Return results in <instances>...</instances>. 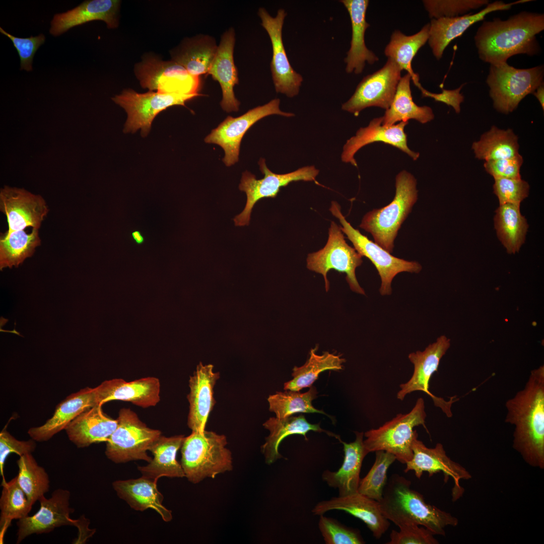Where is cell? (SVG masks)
Here are the masks:
<instances>
[{
    "label": "cell",
    "instance_id": "cell-14",
    "mask_svg": "<svg viewBox=\"0 0 544 544\" xmlns=\"http://www.w3.org/2000/svg\"><path fill=\"white\" fill-rule=\"evenodd\" d=\"M280 100L276 98L267 103L250 109L237 117H227L205 139L206 143L219 145L224 150L222 161L230 166L238 161L242 139L250 127L262 118L274 114L285 117L294 116L292 113L280 109Z\"/></svg>",
    "mask_w": 544,
    "mask_h": 544
},
{
    "label": "cell",
    "instance_id": "cell-46",
    "mask_svg": "<svg viewBox=\"0 0 544 544\" xmlns=\"http://www.w3.org/2000/svg\"><path fill=\"white\" fill-rule=\"evenodd\" d=\"M423 3L432 19L463 16L489 3L488 0H427Z\"/></svg>",
    "mask_w": 544,
    "mask_h": 544
},
{
    "label": "cell",
    "instance_id": "cell-32",
    "mask_svg": "<svg viewBox=\"0 0 544 544\" xmlns=\"http://www.w3.org/2000/svg\"><path fill=\"white\" fill-rule=\"evenodd\" d=\"M157 482L144 477L127 480H117L112 486L117 496L137 511L151 508L156 511L165 522L172 519V511L162 504L163 495L159 491Z\"/></svg>",
    "mask_w": 544,
    "mask_h": 544
},
{
    "label": "cell",
    "instance_id": "cell-31",
    "mask_svg": "<svg viewBox=\"0 0 544 544\" xmlns=\"http://www.w3.org/2000/svg\"><path fill=\"white\" fill-rule=\"evenodd\" d=\"M102 406L95 405L84 411L65 429L69 440L78 448L106 442L116 429L117 419L105 414Z\"/></svg>",
    "mask_w": 544,
    "mask_h": 544
},
{
    "label": "cell",
    "instance_id": "cell-16",
    "mask_svg": "<svg viewBox=\"0 0 544 544\" xmlns=\"http://www.w3.org/2000/svg\"><path fill=\"white\" fill-rule=\"evenodd\" d=\"M261 25L267 32L272 45L270 68L276 91L292 98L299 94L302 76L292 67L287 57L282 38V29L287 13L279 9L273 17L264 8L258 10Z\"/></svg>",
    "mask_w": 544,
    "mask_h": 544
},
{
    "label": "cell",
    "instance_id": "cell-8",
    "mask_svg": "<svg viewBox=\"0 0 544 544\" xmlns=\"http://www.w3.org/2000/svg\"><path fill=\"white\" fill-rule=\"evenodd\" d=\"M116 429L106 442L105 455L116 463L136 460L149 462L147 453L161 436L160 431L151 429L128 408H122L117 418Z\"/></svg>",
    "mask_w": 544,
    "mask_h": 544
},
{
    "label": "cell",
    "instance_id": "cell-56",
    "mask_svg": "<svg viewBox=\"0 0 544 544\" xmlns=\"http://www.w3.org/2000/svg\"><path fill=\"white\" fill-rule=\"evenodd\" d=\"M534 95L538 100L543 110L544 109V86L543 84L539 86L533 93Z\"/></svg>",
    "mask_w": 544,
    "mask_h": 544
},
{
    "label": "cell",
    "instance_id": "cell-21",
    "mask_svg": "<svg viewBox=\"0 0 544 544\" xmlns=\"http://www.w3.org/2000/svg\"><path fill=\"white\" fill-rule=\"evenodd\" d=\"M382 116L371 120L369 125L360 128L355 135L348 140L343 147L342 161L357 167L355 154L363 147L376 142H381L395 147L406 153L413 160L419 157L418 152L411 150L407 145V135L404 127L409 121H400L390 126L382 124Z\"/></svg>",
    "mask_w": 544,
    "mask_h": 544
},
{
    "label": "cell",
    "instance_id": "cell-36",
    "mask_svg": "<svg viewBox=\"0 0 544 544\" xmlns=\"http://www.w3.org/2000/svg\"><path fill=\"white\" fill-rule=\"evenodd\" d=\"M411 76L406 74L402 77L390 107L382 116V124L390 126L398 121L415 119L426 123L434 118L432 109L429 106H419L413 101L410 87Z\"/></svg>",
    "mask_w": 544,
    "mask_h": 544
},
{
    "label": "cell",
    "instance_id": "cell-38",
    "mask_svg": "<svg viewBox=\"0 0 544 544\" xmlns=\"http://www.w3.org/2000/svg\"><path fill=\"white\" fill-rule=\"evenodd\" d=\"M495 228L499 239L509 254L520 250L525 241L528 225L520 210V205H500L494 217Z\"/></svg>",
    "mask_w": 544,
    "mask_h": 544
},
{
    "label": "cell",
    "instance_id": "cell-13",
    "mask_svg": "<svg viewBox=\"0 0 544 544\" xmlns=\"http://www.w3.org/2000/svg\"><path fill=\"white\" fill-rule=\"evenodd\" d=\"M134 74L143 88L162 94H197L200 77L191 75L173 60L164 61L156 55H146L134 66Z\"/></svg>",
    "mask_w": 544,
    "mask_h": 544
},
{
    "label": "cell",
    "instance_id": "cell-7",
    "mask_svg": "<svg viewBox=\"0 0 544 544\" xmlns=\"http://www.w3.org/2000/svg\"><path fill=\"white\" fill-rule=\"evenodd\" d=\"M544 67L516 69L507 62L490 65L486 82L494 107L508 114L513 111L528 94L543 84Z\"/></svg>",
    "mask_w": 544,
    "mask_h": 544
},
{
    "label": "cell",
    "instance_id": "cell-42",
    "mask_svg": "<svg viewBox=\"0 0 544 544\" xmlns=\"http://www.w3.org/2000/svg\"><path fill=\"white\" fill-rule=\"evenodd\" d=\"M0 498V539L3 541L5 533L14 519L19 520L28 516L33 505L28 501L15 477L2 484Z\"/></svg>",
    "mask_w": 544,
    "mask_h": 544
},
{
    "label": "cell",
    "instance_id": "cell-24",
    "mask_svg": "<svg viewBox=\"0 0 544 544\" xmlns=\"http://www.w3.org/2000/svg\"><path fill=\"white\" fill-rule=\"evenodd\" d=\"M530 1L520 0L506 4L502 1H497L489 3L484 9L475 14L431 19L428 41L433 55L437 60L441 59L445 49L451 41L462 35L473 24L483 20L488 14L508 10L514 5Z\"/></svg>",
    "mask_w": 544,
    "mask_h": 544
},
{
    "label": "cell",
    "instance_id": "cell-12",
    "mask_svg": "<svg viewBox=\"0 0 544 544\" xmlns=\"http://www.w3.org/2000/svg\"><path fill=\"white\" fill-rule=\"evenodd\" d=\"M203 95L199 93L162 94L152 91L142 94L132 89H126L112 100L127 113L123 131L133 133L141 128L142 135L144 137L148 135L152 123L159 113L173 105L186 107L185 103L187 101Z\"/></svg>",
    "mask_w": 544,
    "mask_h": 544
},
{
    "label": "cell",
    "instance_id": "cell-20",
    "mask_svg": "<svg viewBox=\"0 0 544 544\" xmlns=\"http://www.w3.org/2000/svg\"><path fill=\"white\" fill-rule=\"evenodd\" d=\"M0 210L7 217L8 229L6 234L29 227L39 229L48 212L41 196L7 186L1 190Z\"/></svg>",
    "mask_w": 544,
    "mask_h": 544
},
{
    "label": "cell",
    "instance_id": "cell-1",
    "mask_svg": "<svg viewBox=\"0 0 544 544\" xmlns=\"http://www.w3.org/2000/svg\"><path fill=\"white\" fill-rule=\"evenodd\" d=\"M505 421L514 426L513 447L529 465L544 468V366L530 372L524 387L505 403Z\"/></svg>",
    "mask_w": 544,
    "mask_h": 544
},
{
    "label": "cell",
    "instance_id": "cell-25",
    "mask_svg": "<svg viewBox=\"0 0 544 544\" xmlns=\"http://www.w3.org/2000/svg\"><path fill=\"white\" fill-rule=\"evenodd\" d=\"M235 43V30L230 27L222 34L207 75L219 83L222 91L220 105L227 112L238 111L240 104L234 92V86L239 83L238 70L234 59Z\"/></svg>",
    "mask_w": 544,
    "mask_h": 544
},
{
    "label": "cell",
    "instance_id": "cell-55",
    "mask_svg": "<svg viewBox=\"0 0 544 544\" xmlns=\"http://www.w3.org/2000/svg\"><path fill=\"white\" fill-rule=\"evenodd\" d=\"M131 237L136 244L141 245L144 243L145 238L142 233L138 230L133 231L130 234Z\"/></svg>",
    "mask_w": 544,
    "mask_h": 544
},
{
    "label": "cell",
    "instance_id": "cell-18",
    "mask_svg": "<svg viewBox=\"0 0 544 544\" xmlns=\"http://www.w3.org/2000/svg\"><path fill=\"white\" fill-rule=\"evenodd\" d=\"M70 492L57 489L51 497L44 496L39 500L40 507L33 515L18 520L17 543L33 534L48 533L62 526H75V520L70 517L74 509L70 507Z\"/></svg>",
    "mask_w": 544,
    "mask_h": 544
},
{
    "label": "cell",
    "instance_id": "cell-10",
    "mask_svg": "<svg viewBox=\"0 0 544 544\" xmlns=\"http://www.w3.org/2000/svg\"><path fill=\"white\" fill-rule=\"evenodd\" d=\"M339 205L332 201L329 211L339 221L342 232L352 243L354 248L362 256L368 258L374 264L381 278L379 292L381 295L391 294V283L401 272L418 274L422 269L417 261H407L395 257L375 242L363 235L347 221L341 212Z\"/></svg>",
    "mask_w": 544,
    "mask_h": 544
},
{
    "label": "cell",
    "instance_id": "cell-48",
    "mask_svg": "<svg viewBox=\"0 0 544 544\" xmlns=\"http://www.w3.org/2000/svg\"><path fill=\"white\" fill-rule=\"evenodd\" d=\"M493 185L494 193L500 205L505 203L520 205L529 194L528 183L520 179L496 178Z\"/></svg>",
    "mask_w": 544,
    "mask_h": 544
},
{
    "label": "cell",
    "instance_id": "cell-19",
    "mask_svg": "<svg viewBox=\"0 0 544 544\" xmlns=\"http://www.w3.org/2000/svg\"><path fill=\"white\" fill-rule=\"evenodd\" d=\"M412 448L413 457L406 463L405 472L413 470L420 479L424 472H428L430 477L442 472L445 483L449 478L453 480V500H456L461 496L464 490L460 486L459 482L461 480H469L471 475L463 466L447 455L441 443L436 444L434 448H428L422 441L416 438L413 443Z\"/></svg>",
    "mask_w": 544,
    "mask_h": 544
},
{
    "label": "cell",
    "instance_id": "cell-39",
    "mask_svg": "<svg viewBox=\"0 0 544 544\" xmlns=\"http://www.w3.org/2000/svg\"><path fill=\"white\" fill-rule=\"evenodd\" d=\"M317 349L316 347L310 350L309 357L303 366L293 368L292 374L293 378L285 383L284 390L299 391L311 386L320 373L326 370L339 371L343 369L345 359L328 352L317 355L316 353Z\"/></svg>",
    "mask_w": 544,
    "mask_h": 544
},
{
    "label": "cell",
    "instance_id": "cell-50",
    "mask_svg": "<svg viewBox=\"0 0 544 544\" xmlns=\"http://www.w3.org/2000/svg\"><path fill=\"white\" fill-rule=\"evenodd\" d=\"M0 32L9 38L13 42L20 58L21 70L32 71L34 56L39 47L44 43L45 39L44 35L41 34L28 38H19L7 32L2 27L0 28Z\"/></svg>",
    "mask_w": 544,
    "mask_h": 544
},
{
    "label": "cell",
    "instance_id": "cell-40",
    "mask_svg": "<svg viewBox=\"0 0 544 544\" xmlns=\"http://www.w3.org/2000/svg\"><path fill=\"white\" fill-rule=\"evenodd\" d=\"M475 157L486 161L506 159L519 154L518 137L511 129L503 130L493 126L480 139L473 143Z\"/></svg>",
    "mask_w": 544,
    "mask_h": 544
},
{
    "label": "cell",
    "instance_id": "cell-4",
    "mask_svg": "<svg viewBox=\"0 0 544 544\" xmlns=\"http://www.w3.org/2000/svg\"><path fill=\"white\" fill-rule=\"evenodd\" d=\"M417 180L402 170L395 177V193L387 206L374 209L363 217L360 228L370 233L375 243L392 253L394 242L403 222L418 199Z\"/></svg>",
    "mask_w": 544,
    "mask_h": 544
},
{
    "label": "cell",
    "instance_id": "cell-53",
    "mask_svg": "<svg viewBox=\"0 0 544 544\" xmlns=\"http://www.w3.org/2000/svg\"><path fill=\"white\" fill-rule=\"evenodd\" d=\"M463 85L458 89L453 90H443L442 93L435 94L425 90L422 94L423 97H430L437 101H440L451 106L456 113L460 111V104L463 101L464 97L460 93Z\"/></svg>",
    "mask_w": 544,
    "mask_h": 544
},
{
    "label": "cell",
    "instance_id": "cell-27",
    "mask_svg": "<svg viewBox=\"0 0 544 544\" xmlns=\"http://www.w3.org/2000/svg\"><path fill=\"white\" fill-rule=\"evenodd\" d=\"M120 1L117 0L85 1L66 12L55 14L49 32L56 36L70 28L94 20L105 22L108 28L118 25Z\"/></svg>",
    "mask_w": 544,
    "mask_h": 544
},
{
    "label": "cell",
    "instance_id": "cell-22",
    "mask_svg": "<svg viewBox=\"0 0 544 544\" xmlns=\"http://www.w3.org/2000/svg\"><path fill=\"white\" fill-rule=\"evenodd\" d=\"M97 405L112 400L128 401L143 408L155 406L160 400L159 379L148 377L126 382L123 379L104 381L94 388Z\"/></svg>",
    "mask_w": 544,
    "mask_h": 544
},
{
    "label": "cell",
    "instance_id": "cell-51",
    "mask_svg": "<svg viewBox=\"0 0 544 544\" xmlns=\"http://www.w3.org/2000/svg\"><path fill=\"white\" fill-rule=\"evenodd\" d=\"M36 447V441L33 439L27 441L18 440L4 429L0 433V473L3 480L5 479L4 464L9 454L15 453L20 456L32 453Z\"/></svg>",
    "mask_w": 544,
    "mask_h": 544
},
{
    "label": "cell",
    "instance_id": "cell-41",
    "mask_svg": "<svg viewBox=\"0 0 544 544\" xmlns=\"http://www.w3.org/2000/svg\"><path fill=\"white\" fill-rule=\"evenodd\" d=\"M38 229L32 228L28 234L24 230L5 233L0 239V269L18 267L32 256L40 245Z\"/></svg>",
    "mask_w": 544,
    "mask_h": 544
},
{
    "label": "cell",
    "instance_id": "cell-23",
    "mask_svg": "<svg viewBox=\"0 0 544 544\" xmlns=\"http://www.w3.org/2000/svg\"><path fill=\"white\" fill-rule=\"evenodd\" d=\"M333 510L344 511L361 520L376 539H380L390 526L389 521L381 511L379 502L359 492L320 501L312 512L320 516Z\"/></svg>",
    "mask_w": 544,
    "mask_h": 544
},
{
    "label": "cell",
    "instance_id": "cell-43",
    "mask_svg": "<svg viewBox=\"0 0 544 544\" xmlns=\"http://www.w3.org/2000/svg\"><path fill=\"white\" fill-rule=\"evenodd\" d=\"M19 468L18 483L28 501L33 505L48 492L50 487L49 476L40 466L32 453L19 456L17 461Z\"/></svg>",
    "mask_w": 544,
    "mask_h": 544
},
{
    "label": "cell",
    "instance_id": "cell-3",
    "mask_svg": "<svg viewBox=\"0 0 544 544\" xmlns=\"http://www.w3.org/2000/svg\"><path fill=\"white\" fill-rule=\"evenodd\" d=\"M411 482L397 473L387 480L379 502L384 517L398 527L408 524L425 527L434 535H445V527L456 526L458 519L427 504L423 495L412 489Z\"/></svg>",
    "mask_w": 544,
    "mask_h": 544
},
{
    "label": "cell",
    "instance_id": "cell-35",
    "mask_svg": "<svg viewBox=\"0 0 544 544\" xmlns=\"http://www.w3.org/2000/svg\"><path fill=\"white\" fill-rule=\"evenodd\" d=\"M184 438L183 435L169 437L161 435L149 450L153 458L147 465L138 467L142 477L156 482L162 477H185L182 466L176 460L177 452Z\"/></svg>",
    "mask_w": 544,
    "mask_h": 544
},
{
    "label": "cell",
    "instance_id": "cell-30",
    "mask_svg": "<svg viewBox=\"0 0 544 544\" xmlns=\"http://www.w3.org/2000/svg\"><path fill=\"white\" fill-rule=\"evenodd\" d=\"M354 441L347 443L339 437L337 439L343 444L344 458L341 467L336 471L325 470L322 479L330 487L337 489L339 496L358 492L360 474L363 461L368 454L363 443V432H356Z\"/></svg>",
    "mask_w": 544,
    "mask_h": 544
},
{
    "label": "cell",
    "instance_id": "cell-15",
    "mask_svg": "<svg viewBox=\"0 0 544 544\" xmlns=\"http://www.w3.org/2000/svg\"><path fill=\"white\" fill-rule=\"evenodd\" d=\"M401 71L393 60L388 58L382 68L363 78L352 97L342 104V109L355 116L372 106L387 110L395 94Z\"/></svg>",
    "mask_w": 544,
    "mask_h": 544
},
{
    "label": "cell",
    "instance_id": "cell-33",
    "mask_svg": "<svg viewBox=\"0 0 544 544\" xmlns=\"http://www.w3.org/2000/svg\"><path fill=\"white\" fill-rule=\"evenodd\" d=\"M263 426L269 432L265 438V443L261 446V450L265 458V462L270 464L282 457L279 451V447L283 440L288 436L294 434L303 436L308 440L306 434L313 431L317 432H325L336 438L338 436L326 431L320 427L319 424L309 423L303 415L294 417L291 416L284 418L271 417Z\"/></svg>",
    "mask_w": 544,
    "mask_h": 544
},
{
    "label": "cell",
    "instance_id": "cell-52",
    "mask_svg": "<svg viewBox=\"0 0 544 544\" xmlns=\"http://www.w3.org/2000/svg\"><path fill=\"white\" fill-rule=\"evenodd\" d=\"M522 163V157L519 154L509 158L486 161L484 166L486 171L494 179H520Z\"/></svg>",
    "mask_w": 544,
    "mask_h": 544
},
{
    "label": "cell",
    "instance_id": "cell-6",
    "mask_svg": "<svg viewBox=\"0 0 544 544\" xmlns=\"http://www.w3.org/2000/svg\"><path fill=\"white\" fill-rule=\"evenodd\" d=\"M426 418L424 400L419 398L409 413L399 414L378 428L364 433L366 450L368 453L379 450L388 452L399 462L406 464L413 457V443L418 438L414 427L422 425L428 433Z\"/></svg>",
    "mask_w": 544,
    "mask_h": 544
},
{
    "label": "cell",
    "instance_id": "cell-26",
    "mask_svg": "<svg viewBox=\"0 0 544 544\" xmlns=\"http://www.w3.org/2000/svg\"><path fill=\"white\" fill-rule=\"evenodd\" d=\"M211 364L200 363L189 379L187 425L192 432L202 433L206 430L209 416L215 404L214 388L220 373L215 372Z\"/></svg>",
    "mask_w": 544,
    "mask_h": 544
},
{
    "label": "cell",
    "instance_id": "cell-2",
    "mask_svg": "<svg viewBox=\"0 0 544 544\" xmlns=\"http://www.w3.org/2000/svg\"><path fill=\"white\" fill-rule=\"evenodd\" d=\"M544 30V15L523 11L506 20L484 21L474 37L480 58L490 65L507 62L516 54H538L536 35Z\"/></svg>",
    "mask_w": 544,
    "mask_h": 544
},
{
    "label": "cell",
    "instance_id": "cell-9",
    "mask_svg": "<svg viewBox=\"0 0 544 544\" xmlns=\"http://www.w3.org/2000/svg\"><path fill=\"white\" fill-rule=\"evenodd\" d=\"M362 257L347 243L341 226L332 221L326 245L320 250L308 255L307 267L323 276L326 292L329 288L327 275L329 270L333 269L346 274V281L352 291L365 295L356 276L357 267L363 262Z\"/></svg>",
    "mask_w": 544,
    "mask_h": 544
},
{
    "label": "cell",
    "instance_id": "cell-34",
    "mask_svg": "<svg viewBox=\"0 0 544 544\" xmlns=\"http://www.w3.org/2000/svg\"><path fill=\"white\" fill-rule=\"evenodd\" d=\"M218 45L209 35L199 34L184 38L171 51L172 60L179 64L192 76L207 75Z\"/></svg>",
    "mask_w": 544,
    "mask_h": 544
},
{
    "label": "cell",
    "instance_id": "cell-49",
    "mask_svg": "<svg viewBox=\"0 0 544 544\" xmlns=\"http://www.w3.org/2000/svg\"><path fill=\"white\" fill-rule=\"evenodd\" d=\"M399 530H392L388 544H437L438 541L434 534L424 526L408 524L399 527Z\"/></svg>",
    "mask_w": 544,
    "mask_h": 544
},
{
    "label": "cell",
    "instance_id": "cell-29",
    "mask_svg": "<svg viewBox=\"0 0 544 544\" xmlns=\"http://www.w3.org/2000/svg\"><path fill=\"white\" fill-rule=\"evenodd\" d=\"M347 9L351 19L352 38L351 46L344 61L347 73L358 75L364 69L366 62L372 64L378 57L366 47L365 33L370 24L366 20V13L369 3L368 0L340 1Z\"/></svg>",
    "mask_w": 544,
    "mask_h": 544
},
{
    "label": "cell",
    "instance_id": "cell-5",
    "mask_svg": "<svg viewBox=\"0 0 544 544\" xmlns=\"http://www.w3.org/2000/svg\"><path fill=\"white\" fill-rule=\"evenodd\" d=\"M224 435L214 432H192L181 447V465L188 480L197 484L207 478L233 469L230 450Z\"/></svg>",
    "mask_w": 544,
    "mask_h": 544
},
{
    "label": "cell",
    "instance_id": "cell-28",
    "mask_svg": "<svg viewBox=\"0 0 544 544\" xmlns=\"http://www.w3.org/2000/svg\"><path fill=\"white\" fill-rule=\"evenodd\" d=\"M97 405L94 388L89 387L73 393L55 407L52 416L41 426L30 428L28 434L36 441L44 442L65 430L69 424L86 410Z\"/></svg>",
    "mask_w": 544,
    "mask_h": 544
},
{
    "label": "cell",
    "instance_id": "cell-54",
    "mask_svg": "<svg viewBox=\"0 0 544 544\" xmlns=\"http://www.w3.org/2000/svg\"><path fill=\"white\" fill-rule=\"evenodd\" d=\"M90 521L85 518L84 515L81 516L79 519L75 520V526L78 527L79 534L77 540L74 541L75 543H84L86 540L91 537L95 532V529H90L88 527Z\"/></svg>",
    "mask_w": 544,
    "mask_h": 544
},
{
    "label": "cell",
    "instance_id": "cell-44",
    "mask_svg": "<svg viewBox=\"0 0 544 544\" xmlns=\"http://www.w3.org/2000/svg\"><path fill=\"white\" fill-rule=\"evenodd\" d=\"M317 391L314 386L306 392L287 390L270 395L267 401L269 410L278 418H284L298 413H319L326 415L323 411L315 409L312 401L317 397Z\"/></svg>",
    "mask_w": 544,
    "mask_h": 544
},
{
    "label": "cell",
    "instance_id": "cell-45",
    "mask_svg": "<svg viewBox=\"0 0 544 544\" xmlns=\"http://www.w3.org/2000/svg\"><path fill=\"white\" fill-rule=\"evenodd\" d=\"M396 460L388 452L375 451V459L366 475L360 479L358 492L379 502L387 483V472L390 466Z\"/></svg>",
    "mask_w": 544,
    "mask_h": 544
},
{
    "label": "cell",
    "instance_id": "cell-11",
    "mask_svg": "<svg viewBox=\"0 0 544 544\" xmlns=\"http://www.w3.org/2000/svg\"><path fill=\"white\" fill-rule=\"evenodd\" d=\"M258 164L260 170L264 175L263 178L257 179L254 175L247 171L242 173L239 189L246 193L247 200L243 211L233 219L236 226H244L249 224L252 210L260 199L276 197L280 188L287 186L291 182L315 181L319 173V170L313 165L280 174L270 171L266 166L263 158L259 160Z\"/></svg>",
    "mask_w": 544,
    "mask_h": 544
},
{
    "label": "cell",
    "instance_id": "cell-37",
    "mask_svg": "<svg viewBox=\"0 0 544 544\" xmlns=\"http://www.w3.org/2000/svg\"><path fill=\"white\" fill-rule=\"evenodd\" d=\"M429 29L430 23H428L419 32L410 36L395 30L384 50V54L388 58L393 60L401 70L406 71L411 76L414 84L420 90L423 87L419 83L418 74L412 69V62L417 52L428 41Z\"/></svg>",
    "mask_w": 544,
    "mask_h": 544
},
{
    "label": "cell",
    "instance_id": "cell-47",
    "mask_svg": "<svg viewBox=\"0 0 544 544\" xmlns=\"http://www.w3.org/2000/svg\"><path fill=\"white\" fill-rule=\"evenodd\" d=\"M318 528L326 544H363L360 531L347 527L336 519L320 515Z\"/></svg>",
    "mask_w": 544,
    "mask_h": 544
},
{
    "label": "cell",
    "instance_id": "cell-17",
    "mask_svg": "<svg viewBox=\"0 0 544 544\" xmlns=\"http://www.w3.org/2000/svg\"><path fill=\"white\" fill-rule=\"evenodd\" d=\"M450 346V339L445 335H441L424 351H418L409 355L408 358L414 365V370L411 378L399 385L400 389L396 394L397 399L402 400L407 394L416 391H421L430 396L434 404L440 407L447 417L452 416L451 406L454 400L446 401L435 396L429 390L431 377L437 371L440 361Z\"/></svg>",
    "mask_w": 544,
    "mask_h": 544
}]
</instances>
